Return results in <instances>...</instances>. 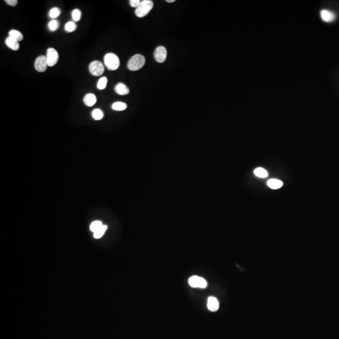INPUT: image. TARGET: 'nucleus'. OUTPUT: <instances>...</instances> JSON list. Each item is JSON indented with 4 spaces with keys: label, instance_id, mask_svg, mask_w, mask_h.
I'll use <instances>...</instances> for the list:
<instances>
[{
    "label": "nucleus",
    "instance_id": "1",
    "mask_svg": "<svg viewBox=\"0 0 339 339\" xmlns=\"http://www.w3.org/2000/svg\"><path fill=\"white\" fill-rule=\"evenodd\" d=\"M145 63V58L141 54H136L133 56L127 63V68L131 71H136L141 69Z\"/></svg>",
    "mask_w": 339,
    "mask_h": 339
},
{
    "label": "nucleus",
    "instance_id": "2",
    "mask_svg": "<svg viewBox=\"0 0 339 339\" xmlns=\"http://www.w3.org/2000/svg\"><path fill=\"white\" fill-rule=\"evenodd\" d=\"M104 61L105 66L110 71H116L120 66L119 57L113 53H108L106 54L104 58Z\"/></svg>",
    "mask_w": 339,
    "mask_h": 339
},
{
    "label": "nucleus",
    "instance_id": "3",
    "mask_svg": "<svg viewBox=\"0 0 339 339\" xmlns=\"http://www.w3.org/2000/svg\"><path fill=\"white\" fill-rule=\"evenodd\" d=\"M153 7V3L151 0H143L139 6L136 9L135 14L139 18H143L147 16Z\"/></svg>",
    "mask_w": 339,
    "mask_h": 339
},
{
    "label": "nucleus",
    "instance_id": "4",
    "mask_svg": "<svg viewBox=\"0 0 339 339\" xmlns=\"http://www.w3.org/2000/svg\"><path fill=\"white\" fill-rule=\"evenodd\" d=\"M90 73L94 76H100L104 71V67L103 64L99 61L92 62L89 67Z\"/></svg>",
    "mask_w": 339,
    "mask_h": 339
},
{
    "label": "nucleus",
    "instance_id": "5",
    "mask_svg": "<svg viewBox=\"0 0 339 339\" xmlns=\"http://www.w3.org/2000/svg\"><path fill=\"white\" fill-rule=\"evenodd\" d=\"M46 61L48 66L53 67L59 60V54L54 48H49L46 50Z\"/></svg>",
    "mask_w": 339,
    "mask_h": 339
},
{
    "label": "nucleus",
    "instance_id": "6",
    "mask_svg": "<svg viewBox=\"0 0 339 339\" xmlns=\"http://www.w3.org/2000/svg\"><path fill=\"white\" fill-rule=\"evenodd\" d=\"M188 283L193 288H205L207 287V283L205 280L198 276H192L188 279Z\"/></svg>",
    "mask_w": 339,
    "mask_h": 339
},
{
    "label": "nucleus",
    "instance_id": "7",
    "mask_svg": "<svg viewBox=\"0 0 339 339\" xmlns=\"http://www.w3.org/2000/svg\"><path fill=\"white\" fill-rule=\"evenodd\" d=\"M167 52L165 47L163 46H159L156 48L154 53V56L156 61L158 63L164 62L167 59Z\"/></svg>",
    "mask_w": 339,
    "mask_h": 339
},
{
    "label": "nucleus",
    "instance_id": "8",
    "mask_svg": "<svg viewBox=\"0 0 339 339\" xmlns=\"http://www.w3.org/2000/svg\"><path fill=\"white\" fill-rule=\"evenodd\" d=\"M48 63L46 56L40 55L36 59L35 62V68L39 72H43L46 70Z\"/></svg>",
    "mask_w": 339,
    "mask_h": 339
},
{
    "label": "nucleus",
    "instance_id": "9",
    "mask_svg": "<svg viewBox=\"0 0 339 339\" xmlns=\"http://www.w3.org/2000/svg\"><path fill=\"white\" fill-rule=\"evenodd\" d=\"M320 15L322 20L325 22H332L336 18V16L333 12L327 10H322L320 13Z\"/></svg>",
    "mask_w": 339,
    "mask_h": 339
},
{
    "label": "nucleus",
    "instance_id": "10",
    "mask_svg": "<svg viewBox=\"0 0 339 339\" xmlns=\"http://www.w3.org/2000/svg\"><path fill=\"white\" fill-rule=\"evenodd\" d=\"M207 308L211 312H216L219 308V303L217 299L213 297H210L207 301Z\"/></svg>",
    "mask_w": 339,
    "mask_h": 339
},
{
    "label": "nucleus",
    "instance_id": "11",
    "mask_svg": "<svg viewBox=\"0 0 339 339\" xmlns=\"http://www.w3.org/2000/svg\"><path fill=\"white\" fill-rule=\"evenodd\" d=\"M5 43L7 46H8L13 50H15V51L18 50L20 48V45L18 42L10 37H8L6 38Z\"/></svg>",
    "mask_w": 339,
    "mask_h": 339
},
{
    "label": "nucleus",
    "instance_id": "12",
    "mask_svg": "<svg viewBox=\"0 0 339 339\" xmlns=\"http://www.w3.org/2000/svg\"><path fill=\"white\" fill-rule=\"evenodd\" d=\"M96 102H97L96 96L94 94L89 93L84 96V103L86 106L89 107H92L96 103Z\"/></svg>",
    "mask_w": 339,
    "mask_h": 339
},
{
    "label": "nucleus",
    "instance_id": "13",
    "mask_svg": "<svg viewBox=\"0 0 339 339\" xmlns=\"http://www.w3.org/2000/svg\"><path fill=\"white\" fill-rule=\"evenodd\" d=\"M115 90L117 94L121 95H125L130 93V89L123 83H118L116 86Z\"/></svg>",
    "mask_w": 339,
    "mask_h": 339
},
{
    "label": "nucleus",
    "instance_id": "14",
    "mask_svg": "<svg viewBox=\"0 0 339 339\" xmlns=\"http://www.w3.org/2000/svg\"><path fill=\"white\" fill-rule=\"evenodd\" d=\"M267 184H268V187H270L271 188H272L273 190H276V189H278V188H281L283 186V183L282 181H281L280 180L275 179H270L268 181Z\"/></svg>",
    "mask_w": 339,
    "mask_h": 339
},
{
    "label": "nucleus",
    "instance_id": "15",
    "mask_svg": "<svg viewBox=\"0 0 339 339\" xmlns=\"http://www.w3.org/2000/svg\"><path fill=\"white\" fill-rule=\"evenodd\" d=\"M9 37L14 38L16 40H17L18 42H20L23 39V36L21 32L17 30H10L9 31Z\"/></svg>",
    "mask_w": 339,
    "mask_h": 339
},
{
    "label": "nucleus",
    "instance_id": "16",
    "mask_svg": "<svg viewBox=\"0 0 339 339\" xmlns=\"http://www.w3.org/2000/svg\"><path fill=\"white\" fill-rule=\"evenodd\" d=\"M254 173L256 176L260 177V178H266V177L268 176V173L267 171L265 169L261 167L257 168L256 169H255L254 171Z\"/></svg>",
    "mask_w": 339,
    "mask_h": 339
},
{
    "label": "nucleus",
    "instance_id": "17",
    "mask_svg": "<svg viewBox=\"0 0 339 339\" xmlns=\"http://www.w3.org/2000/svg\"><path fill=\"white\" fill-rule=\"evenodd\" d=\"M92 116L95 120H101L104 117V113L100 109H95L92 112Z\"/></svg>",
    "mask_w": 339,
    "mask_h": 339
},
{
    "label": "nucleus",
    "instance_id": "18",
    "mask_svg": "<svg viewBox=\"0 0 339 339\" xmlns=\"http://www.w3.org/2000/svg\"><path fill=\"white\" fill-rule=\"evenodd\" d=\"M126 107H127V105L124 103H122V102H116L115 103H113L112 105V109H114L115 111H123V110H125Z\"/></svg>",
    "mask_w": 339,
    "mask_h": 339
},
{
    "label": "nucleus",
    "instance_id": "19",
    "mask_svg": "<svg viewBox=\"0 0 339 339\" xmlns=\"http://www.w3.org/2000/svg\"><path fill=\"white\" fill-rule=\"evenodd\" d=\"M60 13H61L60 10L59 8L54 7L50 9V10L49 11V13H48V16H49L50 18L54 20L55 18L59 17Z\"/></svg>",
    "mask_w": 339,
    "mask_h": 339
},
{
    "label": "nucleus",
    "instance_id": "20",
    "mask_svg": "<svg viewBox=\"0 0 339 339\" xmlns=\"http://www.w3.org/2000/svg\"><path fill=\"white\" fill-rule=\"evenodd\" d=\"M103 225V224L101 221L96 220V221H94V222H92V224H91V226H90V229L92 232H95V231H98L99 229H100Z\"/></svg>",
    "mask_w": 339,
    "mask_h": 339
},
{
    "label": "nucleus",
    "instance_id": "21",
    "mask_svg": "<svg viewBox=\"0 0 339 339\" xmlns=\"http://www.w3.org/2000/svg\"><path fill=\"white\" fill-rule=\"evenodd\" d=\"M107 228V227L106 225H103L100 229H99L98 231H95V232H94V238H95V239H99V238H101V237L103 236V234H104V232H106Z\"/></svg>",
    "mask_w": 339,
    "mask_h": 339
},
{
    "label": "nucleus",
    "instance_id": "22",
    "mask_svg": "<svg viewBox=\"0 0 339 339\" xmlns=\"http://www.w3.org/2000/svg\"><path fill=\"white\" fill-rule=\"evenodd\" d=\"M48 29L51 31H56L59 27V23L56 20H52L50 21V22L48 24Z\"/></svg>",
    "mask_w": 339,
    "mask_h": 339
},
{
    "label": "nucleus",
    "instance_id": "23",
    "mask_svg": "<svg viewBox=\"0 0 339 339\" xmlns=\"http://www.w3.org/2000/svg\"><path fill=\"white\" fill-rule=\"evenodd\" d=\"M107 79L106 77H101L99 80V81L98 83V84H97V87H98L99 89L100 90H103V89H104L106 87V86H107Z\"/></svg>",
    "mask_w": 339,
    "mask_h": 339
},
{
    "label": "nucleus",
    "instance_id": "24",
    "mask_svg": "<svg viewBox=\"0 0 339 339\" xmlns=\"http://www.w3.org/2000/svg\"><path fill=\"white\" fill-rule=\"evenodd\" d=\"M77 28L76 24L74 22H69L65 25V30L69 33L72 32L75 30Z\"/></svg>",
    "mask_w": 339,
    "mask_h": 339
},
{
    "label": "nucleus",
    "instance_id": "25",
    "mask_svg": "<svg viewBox=\"0 0 339 339\" xmlns=\"http://www.w3.org/2000/svg\"><path fill=\"white\" fill-rule=\"evenodd\" d=\"M72 18L74 22H79L81 18V11L79 9H75L72 12Z\"/></svg>",
    "mask_w": 339,
    "mask_h": 339
},
{
    "label": "nucleus",
    "instance_id": "26",
    "mask_svg": "<svg viewBox=\"0 0 339 339\" xmlns=\"http://www.w3.org/2000/svg\"><path fill=\"white\" fill-rule=\"evenodd\" d=\"M141 2L140 1V0H130V4L131 6L137 8L139 6Z\"/></svg>",
    "mask_w": 339,
    "mask_h": 339
},
{
    "label": "nucleus",
    "instance_id": "27",
    "mask_svg": "<svg viewBox=\"0 0 339 339\" xmlns=\"http://www.w3.org/2000/svg\"><path fill=\"white\" fill-rule=\"evenodd\" d=\"M5 2L11 6H15L18 4L17 0H6Z\"/></svg>",
    "mask_w": 339,
    "mask_h": 339
},
{
    "label": "nucleus",
    "instance_id": "28",
    "mask_svg": "<svg viewBox=\"0 0 339 339\" xmlns=\"http://www.w3.org/2000/svg\"><path fill=\"white\" fill-rule=\"evenodd\" d=\"M175 2V0H167V2L170 3H173V2Z\"/></svg>",
    "mask_w": 339,
    "mask_h": 339
}]
</instances>
